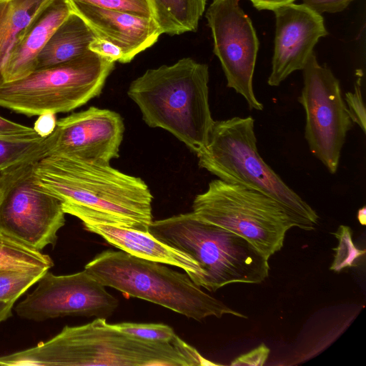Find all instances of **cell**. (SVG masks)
<instances>
[{
  "label": "cell",
  "instance_id": "cell-1",
  "mask_svg": "<svg viewBox=\"0 0 366 366\" xmlns=\"http://www.w3.org/2000/svg\"><path fill=\"white\" fill-rule=\"evenodd\" d=\"M35 182L57 198L65 214L81 222L106 223L149 232L153 196L140 178L99 163L47 155L37 163Z\"/></svg>",
  "mask_w": 366,
  "mask_h": 366
},
{
  "label": "cell",
  "instance_id": "cell-2",
  "mask_svg": "<svg viewBox=\"0 0 366 366\" xmlns=\"http://www.w3.org/2000/svg\"><path fill=\"white\" fill-rule=\"evenodd\" d=\"M217 365L182 339L174 343L144 340L113 328L106 318L66 325L36 346L0 356V366Z\"/></svg>",
  "mask_w": 366,
  "mask_h": 366
},
{
  "label": "cell",
  "instance_id": "cell-3",
  "mask_svg": "<svg viewBox=\"0 0 366 366\" xmlns=\"http://www.w3.org/2000/svg\"><path fill=\"white\" fill-rule=\"evenodd\" d=\"M209 67L192 58L147 70L127 94L150 127L167 130L198 154L214 124L209 104Z\"/></svg>",
  "mask_w": 366,
  "mask_h": 366
},
{
  "label": "cell",
  "instance_id": "cell-4",
  "mask_svg": "<svg viewBox=\"0 0 366 366\" xmlns=\"http://www.w3.org/2000/svg\"><path fill=\"white\" fill-rule=\"evenodd\" d=\"M149 233L189 255L201 270L198 286L208 291L232 283L259 284L269 276V259L247 239L192 212L152 221Z\"/></svg>",
  "mask_w": 366,
  "mask_h": 366
},
{
  "label": "cell",
  "instance_id": "cell-5",
  "mask_svg": "<svg viewBox=\"0 0 366 366\" xmlns=\"http://www.w3.org/2000/svg\"><path fill=\"white\" fill-rule=\"evenodd\" d=\"M197 155L199 166L219 179L271 197L285 209L295 227L315 229L319 216L315 209L259 155L252 117L214 121L206 147Z\"/></svg>",
  "mask_w": 366,
  "mask_h": 366
},
{
  "label": "cell",
  "instance_id": "cell-6",
  "mask_svg": "<svg viewBox=\"0 0 366 366\" xmlns=\"http://www.w3.org/2000/svg\"><path fill=\"white\" fill-rule=\"evenodd\" d=\"M84 269L105 287L197 321L208 317L220 318L224 315L247 318L204 292L187 273L122 250L109 249L98 254Z\"/></svg>",
  "mask_w": 366,
  "mask_h": 366
},
{
  "label": "cell",
  "instance_id": "cell-7",
  "mask_svg": "<svg viewBox=\"0 0 366 366\" xmlns=\"http://www.w3.org/2000/svg\"><path fill=\"white\" fill-rule=\"evenodd\" d=\"M114 62L89 51L70 61L37 69L0 84V107L27 117L65 113L99 96Z\"/></svg>",
  "mask_w": 366,
  "mask_h": 366
},
{
  "label": "cell",
  "instance_id": "cell-8",
  "mask_svg": "<svg viewBox=\"0 0 366 366\" xmlns=\"http://www.w3.org/2000/svg\"><path fill=\"white\" fill-rule=\"evenodd\" d=\"M199 219L244 238L267 259L280 251L295 222L274 199L241 185L214 179L192 204Z\"/></svg>",
  "mask_w": 366,
  "mask_h": 366
},
{
  "label": "cell",
  "instance_id": "cell-9",
  "mask_svg": "<svg viewBox=\"0 0 366 366\" xmlns=\"http://www.w3.org/2000/svg\"><path fill=\"white\" fill-rule=\"evenodd\" d=\"M45 144L0 172V232L41 251L57 242L65 224L61 202L36 182L35 167L47 155Z\"/></svg>",
  "mask_w": 366,
  "mask_h": 366
},
{
  "label": "cell",
  "instance_id": "cell-10",
  "mask_svg": "<svg viewBox=\"0 0 366 366\" xmlns=\"http://www.w3.org/2000/svg\"><path fill=\"white\" fill-rule=\"evenodd\" d=\"M303 87L298 98L306 115L305 137L311 152L331 174L336 173L352 122L339 80L314 52L302 69Z\"/></svg>",
  "mask_w": 366,
  "mask_h": 366
},
{
  "label": "cell",
  "instance_id": "cell-11",
  "mask_svg": "<svg viewBox=\"0 0 366 366\" xmlns=\"http://www.w3.org/2000/svg\"><path fill=\"white\" fill-rule=\"evenodd\" d=\"M227 87L245 99L251 109L261 111L263 104L253 89V76L259 42L249 17L239 0H212L206 12Z\"/></svg>",
  "mask_w": 366,
  "mask_h": 366
},
{
  "label": "cell",
  "instance_id": "cell-12",
  "mask_svg": "<svg viewBox=\"0 0 366 366\" xmlns=\"http://www.w3.org/2000/svg\"><path fill=\"white\" fill-rule=\"evenodd\" d=\"M105 287L85 269L66 275L48 270L14 311L36 322L66 316L107 318L117 310L119 300Z\"/></svg>",
  "mask_w": 366,
  "mask_h": 366
},
{
  "label": "cell",
  "instance_id": "cell-13",
  "mask_svg": "<svg viewBox=\"0 0 366 366\" xmlns=\"http://www.w3.org/2000/svg\"><path fill=\"white\" fill-rule=\"evenodd\" d=\"M124 132L118 113L91 107L57 120L55 129L47 137V155L109 164L119 156Z\"/></svg>",
  "mask_w": 366,
  "mask_h": 366
},
{
  "label": "cell",
  "instance_id": "cell-14",
  "mask_svg": "<svg viewBox=\"0 0 366 366\" xmlns=\"http://www.w3.org/2000/svg\"><path fill=\"white\" fill-rule=\"evenodd\" d=\"M275 36L269 86H279L289 75L302 70L318 40L327 35L321 14L304 4L290 3L272 10Z\"/></svg>",
  "mask_w": 366,
  "mask_h": 366
},
{
  "label": "cell",
  "instance_id": "cell-15",
  "mask_svg": "<svg viewBox=\"0 0 366 366\" xmlns=\"http://www.w3.org/2000/svg\"><path fill=\"white\" fill-rule=\"evenodd\" d=\"M69 1L72 11L85 21L98 37L122 49L120 63L131 61L139 53L152 46L162 34L152 18Z\"/></svg>",
  "mask_w": 366,
  "mask_h": 366
},
{
  "label": "cell",
  "instance_id": "cell-16",
  "mask_svg": "<svg viewBox=\"0 0 366 366\" xmlns=\"http://www.w3.org/2000/svg\"><path fill=\"white\" fill-rule=\"evenodd\" d=\"M72 12L69 0H50L21 34L2 69L3 82L23 79L36 68L37 58L54 31Z\"/></svg>",
  "mask_w": 366,
  "mask_h": 366
},
{
  "label": "cell",
  "instance_id": "cell-17",
  "mask_svg": "<svg viewBox=\"0 0 366 366\" xmlns=\"http://www.w3.org/2000/svg\"><path fill=\"white\" fill-rule=\"evenodd\" d=\"M84 229L109 244L133 256L182 269L197 285L201 278L198 264L187 254L157 239L149 232L93 222H82Z\"/></svg>",
  "mask_w": 366,
  "mask_h": 366
},
{
  "label": "cell",
  "instance_id": "cell-18",
  "mask_svg": "<svg viewBox=\"0 0 366 366\" xmlns=\"http://www.w3.org/2000/svg\"><path fill=\"white\" fill-rule=\"evenodd\" d=\"M97 37L85 21L72 11L39 53L36 69L64 63L84 54Z\"/></svg>",
  "mask_w": 366,
  "mask_h": 366
},
{
  "label": "cell",
  "instance_id": "cell-19",
  "mask_svg": "<svg viewBox=\"0 0 366 366\" xmlns=\"http://www.w3.org/2000/svg\"><path fill=\"white\" fill-rule=\"evenodd\" d=\"M50 0H0V84L2 69L21 34Z\"/></svg>",
  "mask_w": 366,
  "mask_h": 366
},
{
  "label": "cell",
  "instance_id": "cell-20",
  "mask_svg": "<svg viewBox=\"0 0 366 366\" xmlns=\"http://www.w3.org/2000/svg\"><path fill=\"white\" fill-rule=\"evenodd\" d=\"M153 19L162 34L178 35L195 31L206 0H149Z\"/></svg>",
  "mask_w": 366,
  "mask_h": 366
},
{
  "label": "cell",
  "instance_id": "cell-21",
  "mask_svg": "<svg viewBox=\"0 0 366 366\" xmlns=\"http://www.w3.org/2000/svg\"><path fill=\"white\" fill-rule=\"evenodd\" d=\"M54 262L48 254L30 248L0 232V269H49Z\"/></svg>",
  "mask_w": 366,
  "mask_h": 366
},
{
  "label": "cell",
  "instance_id": "cell-22",
  "mask_svg": "<svg viewBox=\"0 0 366 366\" xmlns=\"http://www.w3.org/2000/svg\"><path fill=\"white\" fill-rule=\"evenodd\" d=\"M48 270L40 268L0 269V301L16 302Z\"/></svg>",
  "mask_w": 366,
  "mask_h": 366
},
{
  "label": "cell",
  "instance_id": "cell-23",
  "mask_svg": "<svg viewBox=\"0 0 366 366\" xmlns=\"http://www.w3.org/2000/svg\"><path fill=\"white\" fill-rule=\"evenodd\" d=\"M46 137L38 134L25 137H0V172L39 149Z\"/></svg>",
  "mask_w": 366,
  "mask_h": 366
},
{
  "label": "cell",
  "instance_id": "cell-24",
  "mask_svg": "<svg viewBox=\"0 0 366 366\" xmlns=\"http://www.w3.org/2000/svg\"><path fill=\"white\" fill-rule=\"evenodd\" d=\"M111 326L123 332L148 340L174 343L181 340L170 326L162 323L121 322Z\"/></svg>",
  "mask_w": 366,
  "mask_h": 366
},
{
  "label": "cell",
  "instance_id": "cell-25",
  "mask_svg": "<svg viewBox=\"0 0 366 366\" xmlns=\"http://www.w3.org/2000/svg\"><path fill=\"white\" fill-rule=\"evenodd\" d=\"M333 234L339 243L337 247L333 249L336 250V254L330 269L340 272L345 267L357 266L365 252L357 249L354 244L350 228L341 225Z\"/></svg>",
  "mask_w": 366,
  "mask_h": 366
},
{
  "label": "cell",
  "instance_id": "cell-26",
  "mask_svg": "<svg viewBox=\"0 0 366 366\" xmlns=\"http://www.w3.org/2000/svg\"><path fill=\"white\" fill-rule=\"evenodd\" d=\"M95 6L124 11L152 18L153 12L149 0H72Z\"/></svg>",
  "mask_w": 366,
  "mask_h": 366
},
{
  "label": "cell",
  "instance_id": "cell-27",
  "mask_svg": "<svg viewBox=\"0 0 366 366\" xmlns=\"http://www.w3.org/2000/svg\"><path fill=\"white\" fill-rule=\"evenodd\" d=\"M353 92L345 93V102L352 123L357 124L366 132L365 108L362 94V71H359Z\"/></svg>",
  "mask_w": 366,
  "mask_h": 366
},
{
  "label": "cell",
  "instance_id": "cell-28",
  "mask_svg": "<svg viewBox=\"0 0 366 366\" xmlns=\"http://www.w3.org/2000/svg\"><path fill=\"white\" fill-rule=\"evenodd\" d=\"M269 349L262 343L257 347L246 354L239 355L231 362L232 366H262L267 361Z\"/></svg>",
  "mask_w": 366,
  "mask_h": 366
},
{
  "label": "cell",
  "instance_id": "cell-29",
  "mask_svg": "<svg viewBox=\"0 0 366 366\" xmlns=\"http://www.w3.org/2000/svg\"><path fill=\"white\" fill-rule=\"evenodd\" d=\"M89 49L114 62H120L123 56L122 51L119 46L99 37H97L90 43Z\"/></svg>",
  "mask_w": 366,
  "mask_h": 366
},
{
  "label": "cell",
  "instance_id": "cell-30",
  "mask_svg": "<svg viewBox=\"0 0 366 366\" xmlns=\"http://www.w3.org/2000/svg\"><path fill=\"white\" fill-rule=\"evenodd\" d=\"M353 0H302V4L320 14L343 11Z\"/></svg>",
  "mask_w": 366,
  "mask_h": 366
},
{
  "label": "cell",
  "instance_id": "cell-31",
  "mask_svg": "<svg viewBox=\"0 0 366 366\" xmlns=\"http://www.w3.org/2000/svg\"><path fill=\"white\" fill-rule=\"evenodd\" d=\"M37 134L33 127H27L0 116V137H25Z\"/></svg>",
  "mask_w": 366,
  "mask_h": 366
},
{
  "label": "cell",
  "instance_id": "cell-32",
  "mask_svg": "<svg viewBox=\"0 0 366 366\" xmlns=\"http://www.w3.org/2000/svg\"><path fill=\"white\" fill-rule=\"evenodd\" d=\"M56 114L45 112L40 115L35 121L33 129L41 137H49L55 129L57 119Z\"/></svg>",
  "mask_w": 366,
  "mask_h": 366
},
{
  "label": "cell",
  "instance_id": "cell-33",
  "mask_svg": "<svg viewBox=\"0 0 366 366\" xmlns=\"http://www.w3.org/2000/svg\"><path fill=\"white\" fill-rule=\"evenodd\" d=\"M254 7L258 10H272L273 9L290 3H294L296 0H249Z\"/></svg>",
  "mask_w": 366,
  "mask_h": 366
},
{
  "label": "cell",
  "instance_id": "cell-34",
  "mask_svg": "<svg viewBox=\"0 0 366 366\" xmlns=\"http://www.w3.org/2000/svg\"><path fill=\"white\" fill-rule=\"evenodd\" d=\"M15 302L0 301V323L6 321L12 315V309Z\"/></svg>",
  "mask_w": 366,
  "mask_h": 366
},
{
  "label": "cell",
  "instance_id": "cell-35",
  "mask_svg": "<svg viewBox=\"0 0 366 366\" xmlns=\"http://www.w3.org/2000/svg\"><path fill=\"white\" fill-rule=\"evenodd\" d=\"M357 219H358L359 222L362 225L365 224V223H366V209H365V206L358 210Z\"/></svg>",
  "mask_w": 366,
  "mask_h": 366
},
{
  "label": "cell",
  "instance_id": "cell-36",
  "mask_svg": "<svg viewBox=\"0 0 366 366\" xmlns=\"http://www.w3.org/2000/svg\"><path fill=\"white\" fill-rule=\"evenodd\" d=\"M0 196H1V192H0Z\"/></svg>",
  "mask_w": 366,
  "mask_h": 366
}]
</instances>
